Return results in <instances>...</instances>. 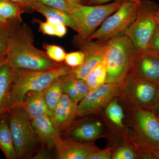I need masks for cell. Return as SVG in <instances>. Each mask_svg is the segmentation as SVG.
I'll use <instances>...</instances> for the list:
<instances>
[{"label": "cell", "instance_id": "cell-1", "mask_svg": "<svg viewBox=\"0 0 159 159\" xmlns=\"http://www.w3.org/2000/svg\"><path fill=\"white\" fill-rule=\"evenodd\" d=\"M34 39L32 29L26 23L17 26L11 31L6 58L7 65L12 72L48 70L61 64L50 59L45 51L37 48Z\"/></svg>", "mask_w": 159, "mask_h": 159}, {"label": "cell", "instance_id": "cell-2", "mask_svg": "<svg viewBox=\"0 0 159 159\" xmlns=\"http://www.w3.org/2000/svg\"><path fill=\"white\" fill-rule=\"evenodd\" d=\"M74 68L61 63L48 70L13 72L10 108L22 106L28 93L45 90L63 76L74 72Z\"/></svg>", "mask_w": 159, "mask_h": 159}, {"label": "cell", "instance_id": "cell-3", "mask_svg": "<svg viewBox=\"0 0 159 159\" xmlns=\"http://www.w3.org/2000/svg\"><path fill=\"white\" fill-rule=\"evenodd\" d=\"M139 52L126 34L109 41L105 57L107 66L106 82L122 84L131 74Z\"/></svg>", "mask_w": 159, "mask_h": 159}, {"label": "cell", "instance_id": "cell-4", "mask_svg": "<svg viewBox=\"0 0 159 159\" xmlns=\"http://www.w3.org/2000/svg\"><path fill=\"white\" fill-rule=\"evenodd\" d=\"M123 1H115L108 4L100 5L77 4L73 7L72 16L77 24V34L74 36L72 43L80 48L102 22L122 6Z\"/></svg>", "mask_w": 159, "mask_h": 159}, {"label": "cell", "instance_id": "cell-5", "mask_svg": "<svg viewBox=\"0 0 159 159\" xmlns=\"http://www.w3.org/2000/svg\"><path fill=\"white\" fill-rule=\"evenodd\" d=\"M6 116L16 158L31 157L39 141L32 120L22 106L10 109Z\"/></svg>", "mask_w": 159, "mask_h": 159}, {"label": "cell", "instance_id": "cell-6", "mask_svg": "<svg viewBox=\"0 0 159 159\" xmlns=\"http://www.w3.org/2000/svg\"><path fill=\"white\" fill-rule=\"evenodd\" d=\"M157 3L150 0H141L136 17L125 34L129 37L139 53L144 52L148 46L159 25L156 15Z\"/></svg>", "mask_w": 159, "mask_h": 159}, {"label": "cell", "instance_id": "cell-7", "mask_svg": "<svg viewBox=\"0 0 159 159\" xmlns=\"http://www.w3.org/2000/svg\"><path fill=\"white\" fill-rule=\"evenodd\" d=\"M140 2L123 1L120 8L108 16L88 40L104 42L125 34L136 17Z\"/></svg>", "mask_w": 159, "mask_h": 159}, {"label": "cell", "instance_id": "cell-8", "mask_svg": "<svg viewBox=\"0 0 159 159\" xmlns=\"http://www.w3.org/2000/svg\"><path fill=\"white\" fill-rule=\"evenodd\" d=\"M122 84L105 83L90 91L77 104V116H84L95 113L110 103Z\"/></svg>", "mask_w": 159, "mask_h": 159}, {"label": "cell", "instance_id": "cell-9", "mask_svg": "<svg viewBox=\"0 0 159 159\" xmlns=\"http://www.w3.org/2000/svg\"><path fill=\"white\" fill-rule=\"evenodd\" d=\"M109 46V41L104 42L94 40L86 41L79 48L84 54L83 62L79 67L74 68V75L85 80L92 70L105 59Z\"/></svg>", "mask_w": 159, "mask_h": 159}, {"label": "cell", "instance_id": "cell-10", "mask_svg": "<svg viewBox=\"0 0 159 159\" xmlns=\"http://www.w3.org/2000/svg\"><path fill=\"white\" fill-rule=\"evenodd\" d=\"M130 75L152 82H159V55L148 51L139 52Z\"/></svg>", "mask_w": 159, "mask_h": 159}, {"label": "cell", "instance_id": "cell-11", "mask_svg": "<svg viewBox=\"0 0 159 159\" xmlns=\"http://www.w3.org/2000/svg\"><path fill=\"white\" fill-rule=\"evenodd\" d=\"M125 81L131 89L133 99L139 105H150L156 99L158 90L153 82L134 75H129Z\"/></svg>", "mask_w": 159, "mask_h": 159}, {"label": "cell", "instance_id": "cell-12", "mask_svg": "<svg viewBox=\"0 0 159 159\" xmlns=\"http://www.w3.org/2000/svg\"><path fill=\"white\" fill-rule=\"evenodd\" d=\"M31 120L39 141L48 145L49 148H55L62 141L60 131L51 117L43 115Z\"/></svg>", "mask_w": 159, "mask_h": 159}, {"label": "cell", "instance_id": "cell-13", "mask_svg": "<svg viewBox=\"0 0 159 159\" xmlns=\"http://www.w3.org/2000/svg\"><path fill=\"white\" fill-rule=\"evenodd\" d=\"M135 117L142 134L153 145L159 147V121L155 115L138 108L135 110Z\"/></svg>", "mask_w": 159, "mask_h": 159}, {"label": "cell", "instance_id": "cell-14", "mask_svg": "<svg viewBox=\"0 0 159 159\" xmlns=\"http://www.w3.org/2000/svg\"><path fill=\"white\" fill-rule=\"evenodd\" d=\"M77 104L63 93L58 104L52 112L51 119L60 131L77 116Z\"/></svg>", "mask_w": 159, "mask_h": 159}, {"label": "cell", "instance_id": "cell-15", "mask_svg": "<svg viewBox=\"0 0 159 159\" xmlns=\"http://www.w3.org/2000/svg\"><path fill=\"white\" fill-rule=\"evenodd\" d=\"M55 149L57 159H88L89 156L98 148L62 140Z\"/></svg>", "mask_w": 159, "mask_h": 159}, {"label": "cell", "instance_id": "cell-16", "mask_svg": "<svg viewBox=\"0 0 159 159\" xmlns=\"http://www.w3.org/2000/svg\"><path fill=\"white\" fill-rule=\"evenodd\" d=\"M44 91L30 92L24 99L22 106L31 120L43 115L52 116V112L45 101Z\"/></svg>", "mask_w": 159, "mask_h": 159}, {"label": "cell", "instance_id": "cell-17", "mask_svg": "<svg viewBox=\"0 0 159 159\" xmlns=\"http://www.w3.org/2000/svg\"><path fill=\"white\" fill-rule=\"evenodd\" d=\"M32 9L33 11L42 14L45 17L46 21L52 25H55L60 23H62L77 32V24L72 15L39 3H34L32 6Z\"/></svg>", "mask_w": 159, "mask_h": 159}, {"label": "cell", "instance_id": "cell-18", "mask_svg": "<svg viewBox=\"0 0 159 159\" xmlns=\"http://www.w3.org/2000/svg\"><path fill=\"white\" fill-rule=\"evenodd\" d=\"M14 73L7 63L0 67V118L10 108Z\"/></svg>", "mask_w": 159, "mask_h": 159}, {"label": "cell", "instance_id": "cell-19", "mask_svg": "<svg viewBox=\"0 0 159 159\" xmlns=\"http://www.w3.org/2000/svg\"><path fill=\"white\" fill-rule=\"evenodd\" d=\"M102 132V125L100 122H90L83 123L74 129L71 135L77 141L88 142L98 138Z\"/></svg>", "mask_w": 159, "mask_h": 159}, {"label": "cell", "instance_id": "cell-20", "mask_svg": "<svg viewBox=\"0 0 159 159\" xmlns=\"http://www.w3.org/2000/svg\"><path fill=\"white\" fill-rule=\"evenodd\" d=\"M0 150L7 159H16L6 114L0 118Z\"/></svg>", "mask_w": 159, "mask_h": 159}, {"label": "cell", "instance_id": "cell-21", "mask_svg": "<svg viewBox=\"0 0 159 159\" xmlns=\"http://www.w3.org/2000/svg\"><path fill=\"white\" fill-rule=\"evenodd\" d=\"M27 11L21 6L9 0H0V14L6 20L17 25L22 23L21 15Z\"/></svg>", "mask_w": 159, "mask_h": 159}, {"label": "cell", "instance_id": "cell-22", "mask_svg": "<svg viewBox=\"0 0 159 159\" xmlns=\"http://www.w3.org/2000/svg\"><path fill=\"white\" fill-rule=\"evenodd\" d=\"M107 66L105 59L92 70L85 80L90 91L98 88L106 82Z\"/></svg>", "mask_w": 159, "mask_h": 159}, {"label": "cell", "instance_id": "cell-23", "mask_svg": "<svg viewBox=\"0 0 159 159\" xmlns=\"http://www.w3.org/2000/svg\"><path fill=\"white\" fill-rule=\"evenodd\" d=\"M60 79L46 89L44 93L46 104L52 112L57 106L63 93Z\"/></svg>", "mask_w": 159, "mask_h": 159}, {"label": "cell", "instance_id": "cell-24", "mask_svg": "<svg viewBox=\"0 0 159 159\" xmlns=\"http://www.w3.org/2000/svg\"><path fill=\"white\" fill-rule=\"evenodd\" d=\"M73 73L63 76L60 81L63 93L68 96L74 102L78 103L81 100L74 85Z\"/></svg>", "mask_w": 159, "mask_h": 159}, {"label": "cell", "instance_id": "cell-25", "mask_svg": "<svg viewBox=\"0 0 159 159\" xmlns=\"http://www.w3.org/2000/svg\"><path fill=\"white\" fill-rule=\"evenodd\" d=\"M107 116L116 125L123 127V119L124 115L122 107L116 100H113L109 103L106 111Z\"/></svg>", "mask_w": 159, "mask_h": 159}, {"label": "cell", "instance_id": "cell-26", "mask_svg": "<svg viewBox=\"0 0 159 159\" xmlns=\"http://www.w3.org/2000/svg\"><path fill=\"white\" fill-rule=\"evenodd\" d=\"M43 47L48 57L53 61L58 63L64 61L67 53L62 47L47 43H43Z\"/></svg>", "mask_w": 159, "mask_h": 159}, {"label": "cell", "instance_id": "cell-27", "mask_svg": "<svg viewBox=\"0 0 159 159\" xmlns=\"http://www.w3.org/2000/svg\"><path fill=\"white\" fill-rule=\"evenodd\" d=\"M34 3H39L52 8L60 9L69 14H73V7L65 0H32Z\"/></svg>", "mask_w": 159, "mask_h": 159}, {"label": "cell", "instance_id": "cell-28", "mask_svg": "<svg viewBox=\"0 0 159 159\" xmlns=\"http://www.w3.org/2000/svg\"><path fill=\"white\" fill-rule=\"evenodd\" d=\"M84 59V54L80 50L66 54L65 62L66 64L73 68H77L82 64Z\"/></svg>", "mask_w": 159, "mask_h": 159}, {"label": "cell", "instance_id": "cell-29", "mask_svg": "<svg viewBox=\"0 0 159 159\" xmlns=\"http://www.w3.org/2000/svg\"><path fill=\"white\" fill-rule=\"evenodd\" d=\"M12 31L0 27V57L6 55L9 38Z\"/></svg>", "mask_w": 159, "mask_h": 159}, {"label": "cell", "instance_id": "cell-30", "mask_svg": "<svg viewBox=\"0 0 159 159\" xmlns=\"http://www.w3.org/2000/svg\"><path fill=\"white\" fill-rule=\"evenodd\" d=\"M112 157L114 159H134L136 158L137 156L130 147L123 146L118 148Z\"/></svg>", "mask_w": 159, "mask_h": 159}, {"label": "cell", "instance_id": "cell-31", "mask_svg": "<svg viewBox=\"0 0 159 159\" xmlns=\"http://www.w3.org/2000/svg\"><path fill=\"white\" fill-rule=\"evenodd\" d=\"M34 22L39 25V31L44 34L55 36V28L54 25L48 22L42 21L38 19H34Z\"/></svg>", "mask_w": 159, "mask_h": 159}, {"label": "cell", "instance_id": "cell-32", "mask_svg": "<svg viewBox=\"0 0 159 159\" xmlns=\"http://www.w3.org/2000/svg\"><path fill=\"white\" fill-rule=\"evenodd\" d=\"M112 157L111 148L99 150L97 149L91 154L88 159H110Z\"/></svg>", "mask_w": 159, "mask_h": 159}, {"label": "cell", "instance_id": "cell-33", "mask_svg": "<svg viewBox=\"0 0 159 159\" xmlns=\"http://www.w3.org/2000/svg\"><path fill=\"white\" fill-rule=\"evenodd\" d=\"M146 51L155 53L159 52V25Z\"/></svg>", "mask_w": 159, "mask_h": 159}, {"label": "cell", "instance_id": "cell-34", "mask_svg": "<svg viewBox=\"0 0 159 159\" xmlns=\"http://www.w3.org/2000/svg\"><path fill=\"white\" fill-rule=\"evenodd\" d=\"M20 25H17V24H15L14 23L9 21L3 18L0 14V27H1V28L7 29V30L12 31L16 27Z\"/></svg>", "mask_w": 159, "mask_h": 159}, {"label": "cell", "instance_id": "cell-35", "mask_svg": "<svg viewBox=\"0 0 159 159\" xmlns=\"http://www.w3.org/2000/svg\"><path fill=\"white\" fill-rule=\"evenodd\" d=\"M18 4L26 9L27 12L33 11L32 6L34 4L32 0H9Z\"/></svg>", "mask_w": 159, "mask_h": 159}, {"label": "cell", "instance_id": "cell-36", "mask_svg": "<svg viewBox=\"0 0 159 159\" xmlns=\"http://www.w3.org/2000/svg\"><path fill=\"white\" fill-rule=\"evenodd\" d=\"M55 36L61 38L65 36L67 33L66 26L62 23H60L54 25Z\"/></svg>", "mask_w": 159, "mask_h": 159}, {"label": "cell", "instance_id": "cell-37", "mask_svg": "<svg viewBox=\"0 0 159 159\" xmlns=\"http://www.w3.org/2000/svg\"><path fill=\"white\" fill-rule=\"evenodd\" d=\"M111 1H132L134 2H140L141 0H86V5L89 6H95V5H103Z\"/></svg>", "mask_w": 159, "mask_h": 159}, {"label": "cell", "instance_id": "cell-38", "mask_svg": "<svg viewBox=\"0 0 159 159\" xmlns=\"http://www.w3.org/2000/svg\"><path fill=\"white\" fill-rule=\"evenodd\" d=\"M34 159H45L51 158V153L49 151L41 150L34 157Z\"/></svg>", "mask_w": 159, "mask_h": 159}, {"label": "cell", "instance_id": "cell-39", "mask_svg": "<svg viewBox=\"0 0 159 159\" xmlns=\"http://www.w3.org/2000/svg\"><path fill=\"white\" fill-rule=\"evenodd\" d=\"M65 1L69 3L73 7L77 4H83L82 0H65Z\"/></svg>", "mask_w": 159, "mask_h": 159}, {"label": "cell", "instance_id": "cell-40", "mask_svg": "<svg viewBox=\"0 0 159 159\" xmlns=\"http://www.w3.org/2000/svg\"><path fill=\"white\" fill-rule=\"evenodd\" d=\"M6 63H7L6 55V56L0 57V67L2 66L3 65H4V64Z\"/></svg>", "mask_w": 159, "mask_h": 159}, {"label": "cell", "instance_id": "cell-41", "mask_svg": "<svg viewBox=\"0 0 159 159\" xmlns=\"http://www.w3.org/2000/svg\"><path fill=\"white\" fill-rule=\"evenodd\" d=\"M156 17L158 23L159 25V9H158V10L157 11Z\"/></svg>", "mask_w": 159, "mask_h": 159}, {"label": "cell", "instance_id": "cell-42", "mask_svg": "<svg viewBox=\"0 0 159 159\" xmlns=\"http://www.w3.org/2000/svg\"><path fill=\"white\" fill-rule=\"evenodd\" d=\"M157 109L158 111L159 112V99L158 100V102L157 104Z\"/></svg>", "mask_w": 159, "mask_h": 159}, {"label": "cell", "instance_id": "cell-43", "mask_svg": "<svg viewBox=\"0 0 159 159\" xmlns=\"http://www.w3.org/2000/svg\"><path fill=\"white\" fill-rule=\"evenodd\" d=\"M83 3L84 5H86V0H82Z\"/></svg>", "mask_w": 159, "mask_h": 159}, {"label": "cell", "instance_id": "cell-44", "mask_svg": "<svg viewBox=\"0 0 159 159\" xmlns=\"http://www.w3.org/2000/svg\"><path fill=\"white\" fill-rule=\"evenodd\" d=\"M154 53H155V52H154ZM157 53V54L159 56V52H158V53Z\"/></svg>", "mask_w": 159, "mask_h": 159}]
</instances>
